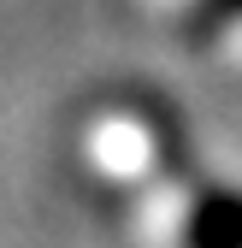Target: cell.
I'll use <instances>...</instances> for the list:
<instances>
[{
  "label": "cell",
  "mask_w": 242,
  "mask_h": 248,
  "mask_svg": "<svg viewBox=\"0 0 242 248\" xmlns=\"http://www.w3.org/2000/svg\"><path fill=\"white\" fill-rule=\"evenodd\" d=\"M189 248H242V195H213L189 219Z\"/></svg>",
  "instance_id": "cell-1"
}]
</instances>
